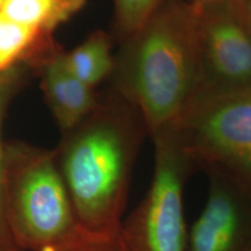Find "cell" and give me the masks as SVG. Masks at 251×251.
<instances>
[{
    "label": "cell",
    "mask_w": 251,
    "mask_h": 251,
    "mask_svg": "<svg viewBox=\"0 0 251 251\" xmlns=\"http://www.w3.org/2000/svg\"><path fill=\"white\" fill-rule=\"evenodd\" d=\"M61 134L55 156L78 226L94 233L120 230L135 163L149 135L143 117L112 90Z\"/></svg>",
    "instance_id": "cell-1"
},
{
    "label": "cell",
    "mask_w": 251,
    "mask_h": 251,
    "mask_svg": "<svg viewBox=\"0 0 251 251\" xmlns=\"http://www.w3.org/2000/svg\"><path fill=\"white\" fill-rule=\"evenodd\" d=\"M199 17L190 0H168L120 40L113 90L137 108L149 136L175 124L202 87Z\"/></svg>",
    "instance_id": "cell-2"
},
{
    "label": "cell",
    "mask_w": 251,
    "mask_h": 251,
    "mask_svg": "<svg viewBox=\"0 0 251 251\" xmlns=\"http://www.w3.org/2000/svg\"><path fill=\"white\" fill-rule=\"evenodd\" d=\"M2 200L21 251H42L78 227L55 150L21 141L4 143Z\"/></svg>",
    "instance_id": "cell-3"
},
{
    "label": "cell",
    "mask_w": 251,
    "mask_h": 251,
    "mask_svg": "<svg viewBox=\"0 0 251 251\" xmlns=\"http://www.w3.org/2000/svg\"><path fill=\"white\" fill-rule=\"evenodd\" d=\"M175 126L194 166L251 198V89L201 87Z\"/></svg>",
    "instance_id": "cell-4"
},
{
    "label": "cell",
    "mask_w": 251,
    "mask_h": 251,
    "mask_svg": "<svg viewBox=\"0 0 251 251\" xmlns=\"http://www.w3.org/2000/svg\"><path fill=\"white\" fill-rule=\"evenodd\" d=\"M153 142V175L142 201L122 222L129 251H186L184 187L194 168L175 124L150 135Z\"/></svg>",
    "instance_id": "cell-5"
},
{
    "label": "cell",
    "mask_w": 251,
    "mask_h": 251,
    "mask_svg": "<svg viewBox=\"0 0 251 251\" xmlns=\"http://www.w3.org/2000/svg\"><path fill=\"white\" fill-rule=\"evenodd\" d=\"M199 9L202 87L251 89V31L228 2Z\"/></svg>",
    "instance_id": "cell-6"
},
{
    "label": "cell",
    "mask_w": 251,
    "mask_h": 251,
    "mask_svg": "<svg viewBox=\"0 0 251 251\" xmlns=\"http://www.w3.org/2000/svg\"><path fill=\"white\" fill-rule=\"evenodd\" d=\"M208 176V197L188 233L186 251H247L251 198L224 176Z\"/></svg>",
    "instance_id": "cell-7"
},
{
    "label": "cell",
    "mask_w": 251,
    "mask_h": 251,
    "mask_svg": "<svg viewBox=\"0 0 251 251\" xmlns=\"http://www.w3.org/2000/svg\"><path fill=\"white\" fill-rule=\"evenodd\" d=\"M26 64L37 71L41 90L61 133L83 120L98 103L100 98L96 90L74 74L65 51L54 40L31 56Z\"/></svg>",
    "instance_id": "cell-8"
},
{
    "label": "cell",
    "mask_w": 251,
    "mask_h": 251,
    "mask_svg": "<svg viewBox=\"0 0 251 251\" xmlns=\"http://www.w3.org/2000/svg\"><path fill=\"white\" fill-rule=\"evenodd\" d=\"M86 0H4L0 12L26 26L52 35L56 28L83 9Z\"/></svg>",
    "instance_id": "cell-9"
},
{
    "label": "cell",
    "mask_w": 251,
    "mask_h": 251,
    "mask_svg": "<svg viewBox=\"0 0 251 251\" xmlns=\"http://www.w3.org/2000/svg\"><path fill=\"white\" fill-rule=\"evenodd\" d=\"M65 58L74 74L93 89L114 71L112 39L103 30L93 31L79 46L65 51Z\"/></svg>",
    "instance_id": "cell-10"
},
{
    "label": "cell",
    "mask_w": 251,
    "mask_h": 251,
    "mask_svg": "<svg viewBox=\"0 0 251 251\" xmlns=\"http://www.w3.org/2000/svg\"><path fill=\"white\" fill-rule=\"evenodd\" d=\"M51 40L52 35L17 23L0 12V71L26 63Z\"/></svg>",
    "instance_id": "cell-11"
},
{
    "label": "cell",
    "mask_w": 251,
    "mask_h": 251,
    "mask_svg": "<svg viewBox=\"0 0 251 251\" xmlns=\"http://www.w3.org/2000/svg\"><path fill=\"white\" fill-rule=\"evenodd\" d=\"M30 69L25 62L12 65L0 71V251H21L15 243L7 221H6L4 200H2V166H4V141L2 125L12 100L25 84Z\"/></svg>",
    "instance_id": "cell-12"
},
{
    "label": "cell",
    "mask_w": 251,
    "mask_h": 251,
    "mask_svg": "<svg viewBox=\"0 0 251 251\" xmlns=\"http://www.w3.org/2000/svg\"><path fill=\"white\" fill-rule=\"evenodd\" d=\"M42 251H129L122 228L114 233H94L78 226L67 238Z\"/></svg>",
    "instance_id": "cell-13"
},
{
    "label": "cell",
    "mask_w": 251,
    "mask_h": 251,
    "mask_svg": "<svg viewBox=\"0 0 251 251\" xmlns=\"http://www.w3.org/2000/svg\"><path fill=\"white\" fill-rule=\"evenodd\" d=\"M165 1L168 0H113L114 26L119 39L136 31Z\"/></svg>",
    "instance_id": "cell-14"
},
{
    "label": "cell",
    "mask_w": 251,
    "mask_h": 251,
    "mask_svg": "<svg viewBox=\"0 0 251 251\" xmlns=\"http://www.w3.org/2000/svg\"><path fill=\"white\" fill-rule=\"evenodd\" d=\"M228 4L244 26L251 31V0H230Z\"/></svg>",
    "instance_id": "cell-15"
},
{
    "label": "cell",
    "mask_w": 251,
    "mask_h": 251,
    "mask_svg": "<svg viewBox=\"0 0 251 251\" xmlns=\"http://www.w3.org/2000/svg\"><path fill=\"white\" fill-rule=\"evenodd\" d=\"M198 7H206V6H213L219 4H225V2H229L230 0H190Z\"/></svg>",
    "instance_id": "cell-16"
},
{
    "label": "cell",
    "mask_w": 251,
    "mask_h": 251,
    "mask_svg": "<svg viewBox=\"0 0 251 251\" xmlns=\"http://www.w3.org/2000/svg\"><path fill=\"white\" fill-rule=\"evenodd\" d=\"M247 251H251V238H250V242H249V246H248V250Z\"/></svg>",
    "instance_id": "cell-17"
},
{
    "label": "cell",
    "mask_w": 251,
    "mask_h": 251,
    "mask_svg": "<svg viewBox=\"0 0 251 251\" xmlns=\"http://www.w3.org/2000/svg\"><path fill=\"white\" fill-rule=\"evenodd\" d=\"M2 1H4V0H0V5H1V4H2Z\"/></svg>",
    "instance_id": "cell-18"
}]
</instances>
